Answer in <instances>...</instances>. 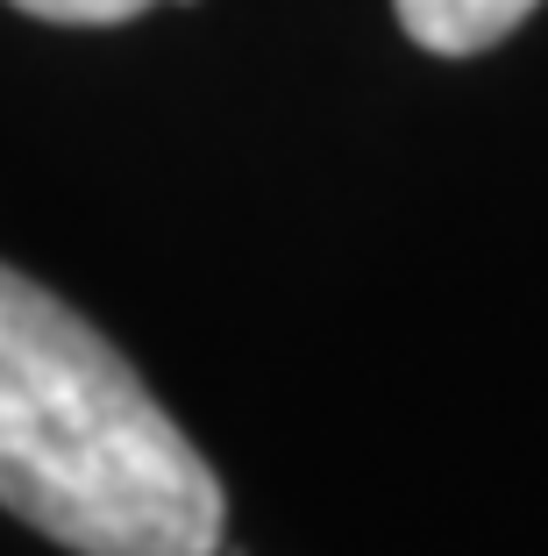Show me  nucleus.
<instances>
[{
  "label": "nucleus",
  "instance_id": "nucleus-2",
  "mask_svg": "<svg viewBox=\"0 0 548 556\" xmlns=\"http://www.w3.org/2000/svg\"><path fill=\"white\" fill-rule=\"evenodd\" d=\"M399 29L435 58H477V50L506 43L541 0H392Z\"/></svg>",
  "mask_w": 548,
  "mask_h": 556
},
{
  "label": "nucleus",
  "instance_id": "nucleus-3",
  "mask_svg": "<svg viewBox=\"0 0 548 556\" xmlns=\"http://www.w3.org/2000/svg\"><path fill=\"white\" fill-rule=\"evenodd\" d=\"M22 15L36 22H72V29H100V22H129L143 15V8H157V0H15Z\"/></svg>",
  "mask_w": 548,
  "mask_h": 556
},
{
  "label": "nucleus",
  "instance_id": "nucleus-1",
  "mask_svg": "<svg viewBox=\"0 0 548 556\" xmlns=\"http://www.w3.org/2000/svg\"><path fill=\"white\" fill-rule=\"evenodd\" d=\"M0 507L72 556H214L221 478L79 307L0 264Z\"/></svg>",
  "mask_w": 548,
  "mask_h": 556
}]
</instances>
